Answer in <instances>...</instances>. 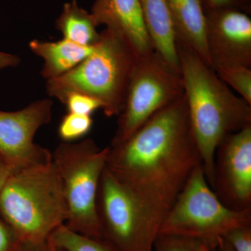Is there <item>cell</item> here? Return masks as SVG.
I'll list each match as a JSON object with an SVG mask.
<instances>
[{
    "mask_svg": "<svg viewBox=\"0 0 251 251\" xmlns=\"http://www.w3.org/2000/svg\"><path fill=\"white\" fill-rule=\"evenodd\" d=\"M108 147L105 168L130 193L158 235L190 175L202 164L184 93L128 139Z\"/></svg>",
    "mask_w": 251,
    "mask_h": 251,
    "instance_id": "6da1fadb",
    "label": "cell"
},
{
    "mask_svg": "<svg viewBox=\"0 0 251 251\" xmlns=\"http://www.w3.org/2000/svg\"><path fill=\"white\" fill-rule=\"evenodd\" d=\"M176 51L190 125L211 187L216 148L226 135L251 125V105L192 50L176 41Z\"/></svg>",
    "mask_w": 251,
    "mask_h": 251,
    "instance_id": "7a4b0ae2",
    "label": "cell"
},
{
    "mask_svg": "<svg viewBox=\"0 0 251 251\" xmlns=\"http://www.w3.org/2000/svg\"><path fill=\"white\" fill-rule=\"evenodd\" d=\"M67 214L62 179L52 161L16 172L0 191V214L21 243L46 242L65 224Z\"/></svg>",
    "mask_w": 251,
    "mask_h": 251,
    "instance_id": "3957f363",
    "label": "cell"
},
{
    "mask_svg": "<svg viewBox=\"0 0 251 251\" xmlns=\"http://www.w3.org/2000/svg\"><path fill=\"white\" fill-rule=\"evenodd\" d=\"M100 34L90 55L66 74L46 80V92L62 103L72 92L90 96L101 104L105 116L118 117L138 57L120 34L106 28Z\"/></svg>",
    "mask_w": 251,
    "mask_h": 251,
    "instance_id": "277c9868",
    "label": "cell"
},
{
    "mask_svg": "<svg viewBox=\"0 0 251 251\" xmlns=\"http://www.w3.org/2000/svg\"><path fill=\"white\" fill-rule=\"evenodd\" d=\"M109 147L99 148L92 138L59 144L52 161L64 187L67 205L66 226L74 232L103 238L97 211L100 176L106 165Z\"/></svg>",
    "mask_w": 251,
    "mask_h": 251,
    "instance_id": "5b68a950",
    "label": "cell"
},
{
    "mask_svg": "<svg viewBox=\"0 0 251 251\" xmlns=\"http://www.w3.org/2000/svg\"><path fill=\"white\" fill-rule=\"evenodd\" d=\"M247 225H251V210H232L221 202L200 164L163 220L158 234L190 238L216 247L220 238Z\"/></svg>",
    "mask_w": 251,
    "mask_h": 251,
    "instance_id": "8992f818",
    "label": "cell"
},
{
    "mask_svg": "<svg viewBox=\"0 0 251 251\" xmlns=\"http://www.w3.org/2000/svg\"><path fill=\"white\" fill-rule=\"evenodd\" d=\"M183 94L179 73L156 52L138 58L110 146L128 139L156 112Z\"/></svg>",
    "mask_w": 251,
    "mask_h": 251,
    "instance_id": "52a82bcc",
    "label": "cell"
},
{
    "mask_svg": "<svg viewBox=\"0 0 251 251\" xmlns=\"http://www.w3.org/2000/svg\"><path fill=\"white\" fill-rule=\"evenodd\" d=\"M103 238L120 251H153L158 234L130 193L105 168L97 197Z\"/></svg>",
    "mask_w": 251,
    "mask_h": 251,
    "instance_id": "ba28073f",
    "label": "cell"
},
{
    "mask_svg": "<svg viewBox=\"0 0 251 251\" xmlns=\"http://www.w3.org/2000/svg\"><path fill=\"white\" fill-rule=\"evenodd\" d=\"M52 99H42L16 111L0 110V153L13 174L52 161V152L34 139L52 120Z\"/></svg>",
    "mask_w": 251,
    "mask_h": 251,
    "instance_id": "9c48e42d",
    "label": "cell"
},
{
    "mask_svg": "<svg viewBox=\"0 0 251 251\" xmlns=\"http://www.w3.org/2000/svg\"><path fill=\"white\" fill-rule=\"evenodd\" d=\"M211 188L229 209L251 210V125L220 142Z\"/></svg>",
    "mask_w": 251,
    "mask_h": 251,
    "instance_id": "30bf717a",
    "label": "cell"
},
{
    "mask_svg": "<svg viewBox=\"0 0 251 251\" xmlns=\"http://www.w3.org/2000/svg\"><path fill=\"white\" fill-rule=\"evenodd\" d=\"M209 65L251 68V19L235 9L204 10Z\"/></svg>",
    "mask_w": 251,
    "mask_h": 251,
    "instance_id": "8fae6325",
    "label": "cell"
},
{
    "mask_svg": "<svg viewBox=\"0 0 251 251\" xmlns=\"http://www.w3.org/2000/svg\"><path fill=\"white\" fill-rule=\"evenodd\" d=\"M90 13L98 27L104 25L122 36L138 58L154 51L140 0H94Z\"/></svg>",
    "mask_w": 251,
    "mask_h": 251,
    "instance_id": "7c38bea8",
    "label": "cell"
},
{
    "mask_svg": "<svg viewBox=\"0 0 251 251\" xmlns=\"http://www.w3.org/2000/svg\"><path fill=\"white\" fill-rule=\"evenodd\" d=\"M176 41L187 46L209 65L205 11L201 0H166Z\"/></svg>",
    "mask_w": 251,
    "mask_h": 251,
    "instance_id": "4fadbf2b",
    "label": "cell"
},
{
    "mask_svg": "<svg viewBox=\"0 0 251 251\" xmlns=\"http://www.w3.org/2000/svg\"><path fill=\"white\" fill-rule=\"evenodd\" d=\"M140 2L153 50L180 74L176 34L166 0H140Z\"/></svg>",
    "mask_w": 251,
    "mask_h": 251,
    "instance_id": "5bb4252c",
    "label": "cell"
},
{
    "mask_svg": "<svg viewBox=\"0 0 251 251\" xmlns=\"http://www.w3.org/2000/svg\"><path fill=\"white\" fill-rule=\"evenodd\" d=\"M95 46H80L64 39L57 41L33 39L29 43L31 52L44 61L41 75L46 80L60 76L76 67L94 52Z\"/></svg>",
    "mask_w": 251,
    "mask_h": 251,
    "instance_id": "9a60e30c",
    "label": "cell"
},
{
    "mask_svg": "<svg viewBox=\"0 0 251 251\" xmlns=\"http://www.w3.org/2000/svg\"><path fill=\"white\" fill-rule=\"evenodd\" d=\"M55 27L63 39L80 46H95L100 40V34L93 16L76 0L64 3L62 12L56 19Z\"/></svg>",
    "mask_w": 251,
    "mask_h": 251,
    "instance_id": "2e32d148",
    "label": "cell"
},
{
    "mask_svg": "<svg viewBox=\"0 0 251 251\" xmlns=\"http://www.w3.org/2000/svg\"><path fill=\"white\" fill-rule=\"evenodd\" d=\"M48 240L66 251H120L105 238L82 235L68 228L64 224L57 227Z\"/></svg>",
    "mask_w": 251,
    "mask_h": 251,
    "instance_id": "e0dca14e",
    "label": "cell"
},
{
    "mask_svg": "<svg viewBox=\"0 0 251 251\" xmlns=\"http://www.w3.org/2000/svg\"><path fill=\"white\" fill-rule=\"evenodd\" d=\"M227 86L232 87L251 105V68L234 66L219 68L214 71Z\"/></svg>",
    "mask_w": 251,
    "mask_h": 251,
    "instance_id": "ac0fdd59",
    "label": "cell"
},
{
    "mask_svg": "<svg viewBox=\"0 0 251 251\" xmlns=\"http://www.w3.org/2000/svg\"><path fill=\"white\" fill-rule=\"evenodd\" d=\"M93 123L92 115L68 112L61 120L57 133L63 142L73 143V141L83 138L88 134Z\"/></svg>",
    "mask_w": 251,
    "mask_h": 251,
    "instance_id": "d6986e66",
    "label": "cell"
},
{
    "mask_svg": "<svg viewBox=\"0 0 251 251\" xmlns=\"http://www.w3.org/2000/svg\"><path fill=\"white\" fill-rule=\"evenodd\" d=\"M204 243L179 236L158 234L153 251H201Z\"/></svg>",
    "mask_w": 251,
    "mask_h": 251,
    "instance_id": "ffe728a7",
    "label": "cell"
},
{
    "mask_svg": "<svg viewBox=\"0 0 251 251\" xmlns=\"http://www.w3.org/2000/svg\"><path fill=\"white\" fill-rule=\"evenodd\" d=\"M62 104L67 107L68 112L78 115H92L96 110L101 109V104L97 99L77 92L68 94Z\"/></svg>",
    "mask_w": 251,
    "mask_h": 251,
    "instance_id": "44dd1931",
    "label": "cell"
},
{
    "mask_svg": "<svg viewBox=\"0 0 251 251\" xmlns=\"http://www.w3.org/2000/svg\"><path fill=\"white\" fill-rule=\"evenodd\" d=\"M224 238L233 251H251V225L236 227L227 232Z\"/></svg>",
    "mask_w": 251,
    "mask_h": 251,
    "instance_id": "7402d4cb",
    "label": "cell"
},
{
    "mask_svg": "<svg viewBox=\"0 0 251 251\" xmlns=\"http://www.w3.org/2000/svg\"><path fill=\"white\" fill-rule=\"evenodd\" d=\"M22 243L0 214V251H17Z\"/></svg>",
    "mask_w": 251,
    "mask_h": 251,
    "instance_id": "603a6c76",
    "label": "cell"
},
{
    "mask_svg": "<svg viewBox=\"0 0 251 251\" xmlns=\"http://www.w3.org/2000/svg\"><path fill=\"white\" fill-rule=\"evenodd\" d=\"M204 10L235 9L250 14L251 0H201Z\"/></svg>",
    "mask_w": 251,
    "mask_h": 251,
    "instance_id": "cb8c5ba5",
    "label": "cell"
},
{
    "mask_svg": "<svg viewBox=\"0 0 251 251\" xmlns=\"http://www.w3.org/2000/svg\"><path fill=\"white\" fill-rule=\"evenodd\" d=\"M17 251H66L51 244L49 240L38 244L22 243Z\"/></svg>",
    "mask_w": 251,
    "mask_h": 251,
    "instance_id": "d4e9b609",
    "label": "cell"
},
{
    "mask_svg": "<svg viewBox=\"0 0 251 251\" xmlns=\"http://www.w3.org/2000/svg\"><path fill=\"white\" fill-rule=\"evenodd\" d=\"M21 62V59L16 54L0 51V71L9 68L17 67Z\"/></svg>",
    "mask_w": 251,
    "mask_h": 251,
    "instance_id": "484cf974",
    "label": "cell"
},
{
    "mask_svg": "<svg viewBox=\"0 0 251 251\" xmlns=\"http://www.w3.org/2000/svg\"><path fill=\"white\" fill-rule=\"evenodd\" d=\"M12 174L11 168L0 153V191Z\"/></svg>",
    "mask_w": 251,
    "mask_h": 251,
    "instance_id": "4316f807",
    "label": "cell"
},
{
    "mask_svg": "<svg viewBox=\"0 0 251 251\" xmlns=\"http://www.w3.org/2000/svg\"><path fill=\"white\" fill-rule=\"evenodd\" d=\"M217 248L219 251H233L229 243L224 237L220 238L218 241Z\"/></svg>",
    "mask_w": 251,
    "mask_h": 251,
    "instance_id": "83f0119b",
    "label": "cell"
},
{
    "mask_svg": "<svg viewBox=\"0 0 251 251\" xmlns=\"http://www.w3.org/2000/svg\"><path fill=\"white\" fill-rule=\"evenodd\" d=\"M201 251H219L217 247H212L206 244H203Z\"/></svg>",
    "mask_w": 251,
    "mask_h": 251,
    "instance_id": "f1b7e54d",
    "label": "cell"
}]
</instances>
